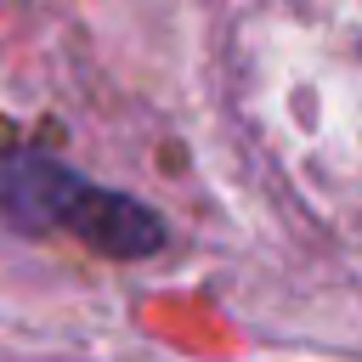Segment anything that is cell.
<instances>
[{"label":"cell","mask_w":362,"mask_h":362,"mask_svg":"<svg viewBox=\"0 0 362 362\" xmlns=\"http://www.w3.org/2000/svg\"><path fill=\"white\" fill-rule=\"evenodd\" d=\"M0 204L11 215H23L28 226H62L107 255H153L164 243V226L153 209H141L136 198H119V192H102L79 175H68L62 164H17L6 181H0Z\"/></svg>","instance_id":"cell-1"}]
</instances>
